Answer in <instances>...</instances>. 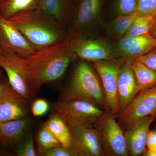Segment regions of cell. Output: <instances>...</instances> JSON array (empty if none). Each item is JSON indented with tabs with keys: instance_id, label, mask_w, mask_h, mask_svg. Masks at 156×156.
I'll list each match as a JSON object with an SVG mask.
<instances>
[{
	"instance_id": "obj_17",
	"label": "cell",
	"mask_w": 156,
	"mask_h": 156,
	"mask_svg": "<svg viewBox=\"0 0 156 156\" xmlns=\"http://www.w3.org/2000/svg\"><path fill=\"white\" fill-rule=\"evenodd\" d=\"M30 124L27 117L0 123V146L20 142L28 133Z\"/></svg>"
},
{
	"instance_id": "obj_23",
	"label": "cell",
	"mask_w": 156,
	"mask_h": 156,
	"mask_svg": "<svg viewBox=\"0 0 156 156\" xmlns=\"http://www.w3.org/2000/svg\"><path fill=\"white\" fill-rule=\"evenodd\" d=\"M154 22V16L138 15L124 37H135L149 34L153 25Z\"/></svg>"
},
{
	"instance_id": "obj_7",
	"label": "cell",
	"mask_w": 156,
	"mask_h": 156,
	"mask_svg": "<svg viewBox=\"0 0 156 156\" xmlns=\"http://www.w3.org/2000/svg\"><path fill=\"white\" fill-rule=\"evenodd\" d=\"M126 61L125 58L119 57L92 62L101 80L105 97V109L115 116L120 112L117 97L118 76L121 66Z\"/></svg>"
},
{
	"instance_id": "obj_36",
	"label": "cell",
	"mask_w": 156,
	"mask_h": 156,
	"mask_svg": "<svg viewBox=\"0 0 156 156\" xmlns=\"http://www.w3.org/2000/svg\"><path fill=\"white\" fill-rule=\"evenodd\" d=\"M1 75H2V71H1V69H0V76H1Z\"/></svg>"
},
{
	"instance_id": "obj_6",
	"label": "cell",
	"mask_w": 156,
	"mask_h": 156,
	"mask_svg": "<svg viewBox=\"0 0 156 156\" xmlns=\"http://www.w3.org/2000/svg\"><path fill=\"white\" fill-rule=\"evenodd\" d=\"M94 128L99 134L105 156H129L125 132L116 117L105 110Z\"/></svg>"
},
{
	"instance_id": "obj_18",
	"label": "cell",
	"mask_w": 156,
	"mask_h": 156,
	"mask_svg": "<svg viewBox=\"0 0 156 156\" xmlns=\"http://www.w3.org/2000/svg\"><path fill=\"white\" fill-rule=\"evenodd\" d=\"M72 8V0H40L38 8L66 28Z\"/></svg>"
},
{
	"instance_id": "obj_10",
	"label": "cell",
	"mask_w": 156,
	"mask_h": 156,
	"mask_svg": "<svg viewBox=\"0 0 156 156\" xmlns=\"http://www.w3.org/2000/svg\"><path fill=\"white\" fill-rule=\"evenodd\" d=\"M69 44L77 58L84 61L92 62L117 58L112 43L106 39L75 37L69 39Z\"/></svg>"
},
{
	"instance_id": "obj_12",
	"label": "cell",
	"mask_w": 156,
	"mask_h": 156,
	"mask_svg": "<svg viewBox=\"0 0 156 156\" xmlns=\"http://www.w3.org/2000/svg\"><path fill=\"white\" fill-rule=\"evenodd\" d=\"M67 123L74 147L81 156H105L99 134L95 128Z\"/></svg>"
},
{
	"instance_id": "obj_35",
	"label": "cell",
	"mask_w": 156,
	"mask_h": 156,
	"mask_svg": "<svg viewBox=\"0 0 156 156\" xmlns=\"http://www.w3.org/2000/svg\"><path fill=\"white\" fill-rule=\"evenodd\" d=\"M2 51H3V50H2V48H0V54H1V53H2Z\"/></svg>"
},
{
	"instance_id": "obj_8",
	"label": "cell",
	"mask_w": 156,
	"mask_h": 156,
	"mask_svg": "<svg viewBox=\"0 0 156 156\" xmlns=\"http://www.w3.org/2000/svg\"><path fill=\"white\" fill-rule=\"evenodd\" d=\"M2 50V52L0 54V68L5 72L12 88L30 101L32 99L33 96L29 86L27 58L13 51Z\"/></svg>"
},
{
	"instance_id": "obj_25",
	"label": "cell",
	"mask_w": 156,
	"mask_h": 156,
	"mask_svg": "<svg viewBox=\"0 0 156 156\" xmlns=\"http://www.w3.org/2000/svg\"><path fill=\"white\" fill-rule=\"evenodd\" d=\"M137 0H112V7L116 16H124L136 12Z\"/></svg>"
},
{
	"instance_id": "obj_21",
	"label": "cell",
	"mask_w": 156,
	"mask_h": 156,
	"mask_svg": "<svg viewBox=\"0 0 156 156\" xmlns=\"http://www.w3.org/2000/svg\"><path fill=\"white\" fill-rule=\"evenodd\" d=\"M138 16L135 12L129 15L116 16L105 25L107 34L110 37L116 39L117 41L123 37Z\"/></svg>"
},
{
	"instance_id": "obj_34",
	"label": "cell",
	"mask_w": 156,
	"mask_h": 156,
	"mask_svg": "<svg viewBox=\"0 0 156 156\" xmlns=\"http://www.w3.org/2000/svg\"><path fill=\"white\" fill-rule=\"evenodd\" d=\"M5 83H0V94H1L3 89H4V86H5Z\"/></svg>"
},
{
	"instance_id": "obj_19",
	"label": "cell",
	"mask_w": 156,
	"mask_h": 156,
	"mask_svg": "<svg viewBox=\"0 0 156 156\" xmlns=\"http://www.w3.org/2000/svg\"><path fill=\"white\" fill-rule=\"evenodd\" d=\"M45 123L62 146L75 148L69 127L65 120L59 115L52 111L48 121Z\"/></svg>"
},
{
	"instance_id": "obj_9",
	"label": "cell",
	"mask_w": 156,
	"mask_h": 156,
	"mask_svg": "<svg viewBox=\"0 0 156 156\" xmlns=\"http://www.w3.org/2000/svg\"><path fill=\"white\" fill-rule=\"evenodd\" d=\"M147 116H153L156 119V86L140 91L131 103L115 117L125 131Z\"/></svg>"
},
{
	"instance_id": "obj_24",
	"label": "cell",
	"mask_w": 156,
	"mask_h": 156,
	"mask_svg": "<svg viewBox=\"0 0 156 156\" xmlns=\"http://www.w3.org/2000/svg\"><path fill=\"white\" fill-rule=\"evenodd\" d=\"M37 143L39 151L41 154L45 151L62 146L56 136L48 129L45 123L39 131Z\"/></svg>"
},
{
	"instance_id": "obj_4",
	"label": "cell",
	"mask_w": 156,
	"mask_h": 156,
	"mask_svg": "<svg viewBox=\"0 0 156 156\" xmlns=\"http://www.w3.org/2000/svg\"><path fill=\"white\" fill-rule=\"evenodd\" d=\"M105 0H72L68 39L88 37L101 24Z\"/></svg>"
},
{
	"instance_id": "obj_16",
	"label": "cell",
	"mask_w": 156,
	"mask_h": 156,
	"mask_svg": "<svg viewBox=\"0 0 156 156\" xmlns=\"http://www.w3.org/2000/svg\"><path fill=\"white\" fill-rule=\"evenodd\" d=\"M139 92L134 73L126 60L121 66L118 76L117 97L120 113L131 103Z\"/></svg>"
},
{
	"instance_id": "obj_20",
	"label": "cell",
	"mask_w": 156,
	"mask_h": 156,
	"mask_svg": "<svg viewBox=\"0 0 156 156\" xmlns=\"http://www.w3.org/2000/svg\"><path fill=\"white\" fill-rule=\"evenodd\" d=\"M134 73L140 91L156 86V71L148 67L136 58L127 60Z\"/></svg>"
},
{
	"instance_id": "obj_26",
	"label": "cell",
	"mask_w": 156,
	"mask_h": 156,
	"mask_svg": "<svg viewBox=\"0 0 156 156\" xmlns=\"http://www.w3.org/2000/svg\"><path fill=\"white\" fill-rule=\"evenodd\" d=\"M136 13L138 15H156V0H137Z\"/></svg>"
},
{
	"instance_id": "obj_30",
	"label": "cell",
	"mask_w": 156,
	"mask_h": 156,
	"mask_svg": "<svg viewBox=\"0 0 156 156\" xmlns=\"http://www.w3.org/2000/svg\"><path fill=\"white\" fill-rule=\"evenodd\" d=\"M136 58L148 67L156 71V48Z\"/></svg>"
},
{
	"instance_id": "obj_31",
	"label": "cell",
	"mask_w": 156,
	"mask_h": 156,
	"mask_svg": "<svg viewBox=\"0 0 156 156\" xmlns=\"http://www.w3.org/2000/svg\"><path fill=\"white\" fill-rule=\"evenodd\" d=\"M146 147L147 149L156 147V126L148 132Z\"/></svg>"
},
{
	"instance_id": "obj_1",
	"label": "cell",
	"mask_w": 156,
	"mask_h": 156,
	"mask_svg": "<svg viewBox=\"0 0 156 156\" xmlns=\"http://www.w3.org/2000/svg\"><path fill=\"white\" fill-rule=\"evenodd\" d=\"M77 59L68 38L48 48L37 50L27 58L29 86L33 97L42 86L60 79L70 63Z\"/></svg>"
},
{
	"instance_id": "obj_11",
	"label": "cell",
	"mask_w": 156,
	"mask_h": 156,
	"mask_svg": "<svg viewBox=\"0 0 156 156\" xmlns=\"http://www.w3.org/2000/svg\"><path fill=\"white\" fill-rule=\"evenodd\" d=\"M0 48L27 58L36 50L21 32L0 15Z\"/></svg>"
},
{
	"instance_id": "obj_37",
	"label": "cell",
	"mask_w": 156,
	"mask_h": 156,
	"mask_svg": "<svg viewBox=\"0 0 156 156\" xmlns=\"http://www.w3.org/2000/svg\"><path fill=\"white\" fill-rule=\"evenodd\" d=\"M1 1H2V0H0V2H1Z\"/></svg>"
},
{
	"instance_id": "obj_22",
	"label": "cell",
	"mask_w": 156,
	"mask_h": 156,
	"mask_svg": "<svg viewBox=\"0 0 156 156\" xmlns=\"http://www.w3.org/2000/svg\"><path fill=\"white\" fill-rule=\"evenodd\" d=\"M40 0H2L0 15L8 19L18 12L38 8Z\"/></svg>"
},
{
	"instance_id": "obj_29",
	"label": "cell",
	"mask_w": 156,
	"mask_h": 156,
	"mask_svg": "<svg viewBox=\"0 0 156 156\" xmlns=\"http://www.w3.org/2000/svg\"><path fill=\"white\" fill-rule=\"evenodd\" d=\"M49 108V104L46 100L41 98L37 99L32 105V113L35 117L41 116L48 112Z\"/></svg>"
},
{
	"instance_id": "obj_2",
	"label": "cell",
	"mask_w": 156,
	"mask_h": 156,
	"mask_svg": "<svg viewBox=\"0 0 156 156\" xmlns=\"http://www.w3.org/2000/svg\"><path fill=\"white\" fill-rule=\"evenodd\" d=\"M8 20L36 50L53 46L67 38L66 28L38 8L20 11Z\"/></svg>"
},
{
	"instance_id": "obj_15",
	"label": "cell",
	"mask_w": 156,
	"mask_h": 156,
	"mask_svg": "<svg viewBox=\"0 0 156 156\" xmlns=\"http://www.w3.org/2000/svg\"><path fill=\"white\" fill-rule=\"evenodd\" d=\"M155 119L153 116L144 117L124 131L129 155L139 156L144 153L150 127Z\"/></svg>"
},
{
	"instance_id": "obj_14",
	"label": "cell",
	"mask_w": 156,
	"mask_h": 156,
	"mask_svg": "<svg viewBox=\"0 0 156 156\" xmlns=\"http://www.w3.org/2000/svg\"><path fill=\"white\" fill-rule=\"evenodd\" d=\"M28 102L12 88L9 82L5 83L0 94V123L27 116Z\"/></svg>"
},
{
	"instance_id": "obj_32",
	"label": "cell",
	"mask_w": 156,
	"mask_h": 156,
	"mask_svg": "<svg viewBox=\"0 0 156 156\" xmlns=\"http://www.w3.org/2000/svg\"><path fill=\"white\" fill-rule=\"evenodd\" d=\"M143 156H156V147L146 149Z\"/></svg>"
},
{
	"instance_id": "obj_5",
	"label": "cell",
	"mask_w": 156,
	"mask_h": 156,
	"mask_svg": "<svg viewBox=\"0 0 156 156\" xmlns=\"http://www.w3.org/2000/svg\"><path fill=\"white\" fill-rule=\"evenodd\" d=\"M105 110L89 101L77 99L59 100L52 108L67 123L94 128Z\"/></svg>"
},
{
	"instance_id": "obj_28",
	"label": "cell",
	"mask_w": 156,
	"mask_h": 156,
	"mask_svg": "<svg viewBox=\"0 0 156 156\" xmlns=\"http://www.w3.org/2000/svg\"><path fill=\"white\" fill-rule=\"evenodd\" d=\"M41 154L45 156H81L75 148L66 147L63 146L45 151Z\"/></svg>"
},
{
	"instance_id": "obj_3",
	"label": "cell",
	"mask_w": 156,
	"mask_h": 156,
	"mask_svg": "<svg viewBox=\"0 0 156 156\" xmlns=\"http://www.w3.org/2000/svg\"><path fill=\"white\" fill-rule=\"evenodd\" d=\"M77 99L89 101L105 109L104 92L101 83L87 62H78L72 78L63 89L60 100Z\"/></svg>"
},
{
	"instance_id": "obj_33",
	"label": "cell",
	"mask_w": 156,
	"mask_h": 156,
	"mask_svg": "<svg viewBox=\"0 0 156 156\" xmlns=\"http://www.w3.org/2000/svg\"><path fill=\"white\" fill-rule=\"evenodd\" d=\"M154 22L151 29L149 32V34L154 37L156 38V15L154 16Z\"/></svg>"
},
{
	"instance_id": "obj_13",
	"label": "cell",
	"mask_w": 156,
	"mask_h": 156,
	"mask_svg": "<svg viewBox=\"0 0 156 156\" xmlns=\"http://www.w3.org/2000/svg\"><path fill=\"white\" fill-rule=\"evenodd\" d=\"M112 44L116 57L128 60L144 55L156 48V38L146 34L135 37H123Z\"/></svg>"
},
{
	"instance_id": "obj_27",
	"label": "cell",
	"mask_w": 156,
	"mask_h": 156,
	"mask_svg": "<svg viewBox=\"0 0 156 156\" xmlns=\"http://www.w3.org/2000/svg\"><path fill=\"white\" fill-rule=\"evenodd\" d=\"M16 154L18 156H36V152L34 149L33 136L30 134L23 139L16 151Z\"/></svg>"
}]
</instances>
